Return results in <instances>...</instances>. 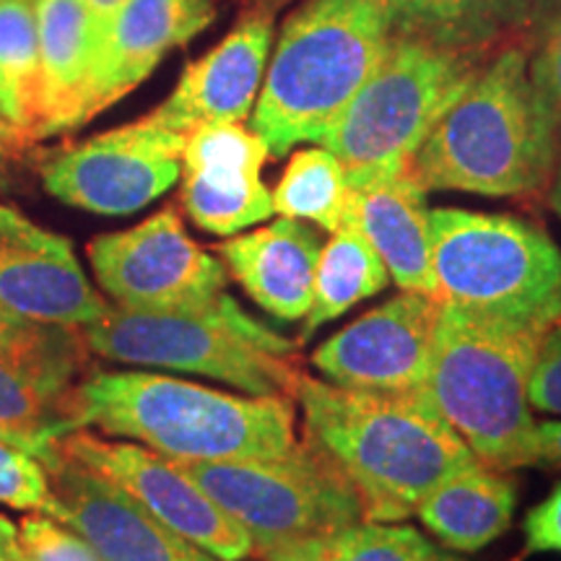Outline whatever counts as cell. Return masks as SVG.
Masks as SVG:
<instances>
[{
  "label": "cell",
  "instance_id": "cell-1",
  "mask_svg": "<svg viewBox=\"0 0 561 561\" xmlns=\"http://www.w3.org/2000/svg\"><path fill=\"white\" fill-rule=\"evenodd\" d=\"M294 401L305 442L346 476L369 523H405L442 481L481 462L426 388L359 390L301 375Z\"/></svg>",
  "mask_w": 561,
  "mask_h": 561
},
{
  "label": "cell",
  "instance_id": "cell-2",
  "mask_svg": "<svg viewBox=\"0 0 561 561\" xmlns=\"http://www.w3.org/2000/svg\"><path fill=\"white\" fill-rule=\"evenodd\" d=\"M559 123L530 79L525 47L481 66L411 161L424 191L528 198L559 167Z\"/></svg>",
  "mask_w": 561,
  "mask_h": 561
},
{
  "label": "cell",
  "instance_id": "cell-3",
  "mask_svg": "<svg viewBox=\"0 0 561 561\" xmlns=\"http://www.w3.org/2000/svg\"><path fill=\"white\" fill-rule=\"evenodd\" d=\"M79 424L178 462L280 458L299 447L286 396H248L157 375L94 371L76 390Z\"/></svg>",
  "mask_w": 561,
  "mask_h": 561
},
{
  "label": "cell",
  "instance_id": "cell-4",
  "mask_svg": "<svg viewBox=\"0 0 561 561\" xmlns=\"http://www.w3.org/2000/svg\"><path fill=\"white\" fill-rule=\"evenodd\" d=\"M390 0H305L280 26L252 110L271 157L320 144L388 58Z\"/></svg>",
  "mask_w": 561,
  "mask_h": 561
},
{
  "label": "cell",
  "instance_id": "cell-5",
  "mask_svg": "<svg viewBox=\"0 0 561 561\" xmlns=\"http://www.w3.org/2000/svg\"><path fill=\"white\" fill-rule=\"evenodd\" d=\"M541 335L442 305L426 390L476 458L496 471L536 466L528 380Z\"/></svg>",
  "mask_w": 561,
  "mask_h": 561
},
{
  "label": "cell",
  "instance_id": "cell-6",
  "mask_svg": "<svg viewBox=\"0 0 561 561\" xmlns=\"http://www.w3.org/2000/svg\"><path fill=\"white\" fill-rule=\"evenodd\" d=\"M432 268L442 305L546 331L561 320V250L536 224L432 208Z\"/></svg>",
  "mask_w": 561,
  "mask_h": 561
},
{
  "label": "cell",
  "instance_id": "cell-7",
  "mask_svg": "<svg viewBox=\"0 0 561 561\" xmlns=\"http://www.w3.org/2000/svg\"><path fill=\"white\" fill-rule=\"evenodd\" d=\"M89 354L107 362L187 371L248 396L294 398L301 371L294 343L229 299L214 312H136L110 305L81 328Z\"/></svg>",
  "mask_w": 561,
  "mask_h": 561
},
{
  "label": "cell",
  "instance_id": "cell-8",
  "mask_svg": "<svg viewBox=\"0 0 561 561\" xmlns=\"http://www.w3.org/2000/svg\"><path fill=\"white\" fill-rule=\"evenodd\" d=\"M481 70V55L392 39L375 76L320 140L354 191L411 170L426 136Z\"/></svg>",
  "mask_w": 561,
  "mask_h": 561
},
{
  "label": "cell",
  "instance_id": "cell-9",
  "mask_svg": "<svg viewBox=\"0 0 561 561\" xmlns=\"http://www.w3.org/2000/svg\"><path fill=\"white\" fill-rule=\"evenodd\" d=\"M180 466L250 533L255 549L364 520L354 486L310 442L280 458Z\"/></svg>",
  "mask_w": 561,
  "mask_h": 561
},
{
  "label": "cell",
  "instance_id": "cell-10",
  "mask_svg": "<svg viewBox=\"0 0 561 561\" xmlns=\"http://www.w3.org/2000/svg\"><path fill=\"white\" fill-rule=\"evenodd\" d=\"M87 255L102 291L123 310L214 312L231 299L224 263L187 234L172 206L96 237Z\"/></svg>",
  "mask_w": 561,
  "mask_h": 561
},
{
  "label": "cell",
  "instance_id": "cell-11",
  "mask_svg": "<svg viewBox=\"0 0 561 561\" xmlns=\"http://www.w3.org/2000/svg\"><path fill=\"white\" fill-rule=\"evenodd\" d=\"M182 133L149 117L70 146L42 167L45 191L96 216H130L161 198L182 174Z\"/></svg>",
  "mask_w": 561,
  "mask_h": 561
},
{
  "label": "cell",
  "instance_id": "cell-12",
  "mask_svg": "<svg viewBox=\"0 0 561 561\" xmlns=\"http://www.w3.org/2000/svg\"><path fill=\"white\" fill-rule=\"evenodd\" d=\"M55 450L87 462L128 491L157 515L167 528L208 551L219 561H248L255 553L252 536L234 517L182 471L180 462L130 442H107L87 430H76Z\"/></svg>",
  "mask_w": 561,
  "mask_h": 561
},
{
  "label": "cell",
  "instance_id": "cell-13",
  "mask_svg": "<svg viewBox=\"0 0 561 561\" xmlns=\"http://www.w3.org/2000/svg\"><path fill=\"white\" fill-rule=\"evenodd\" d=\"M439 312L437 297L398 294L322 341L312 354L314 369L341 388L424 390L432 371Z\"/></svg>",
  "mask_w": 561,
  "mask_h": 561
},
{
  "label": "cell",
  "instance_id": "cell-14",
  "mask_svg": "<svg viewBox=\"0 0 561 561\" xmlns=\"http://www.w3.org/2000/svg\"><path fill=\"white\" fill-rule=\"evenodd\" d=\"M55 453L47 466L55 496L53 517L79 533L102 561H219L167 528L96 468Z\"/></svg>",
  "mask_w": 561,
  "mask_h": 561
},
{
  "label": "cell",
  "instance_id": "cell-15",
  "mask_svg": "<svg viewBox=\"0 0 561 561\" xmlns=\"http://www.w3.org/2000/svg\"><path fill=\"white\" fill-rule=\"evenodd\" d=\"M0 307L42 325L76 328L107 312L73 244L11 206H0Z\"/></svg>",
  "mask_w": 561,
  "mask_h": 561
},
{
  "label": "cell",
  "instance_id": "cell-16",
  "mask_svg": "<svg viewBox=\"0 0 561 561\" xmlns=\"http://www.w3.org/2000/svg\"><path fill=\"white\" fill-rule=\"evenodd\" d=\"M268 157L265 140L242 123H206L185 133L182 206L195 227L234 237L276 214L261 180Z\"/></svg>",
  "mask_w": 561,
  "mask_h": 561
},
{
  "label": "cell",
  "instance_id": "cell-17",
  "mask_svg": "<svg viewBox=\"0 0 561 561\" xmlns=\"http://www.w3.org/2000/svg\"><path fill=\"white\" fill-rule=\"evenodd\" d=\"M271 42L273 19L242 16L214 50L182 70L172 94L146 117L182 136L206 123H244L263 89Z\"/></svg>",
  "mask_w": 561,
  "mask_h": 561
},
{
  "label": "cell",
  "instance_id": "cell-18",
  "mask_svg": "<svg viewBox=\"0 0 561 561\" xmlns=\"http://www.w3.org/2000/svg\"><path fill=\"white\" fill-rule=\"evenodd\" d=\"M214 16V0H128L96 50L87 121L130 94L167 55L210 26Z\"/></svg>",
  "mask_w": 561,
  "mask_h": 561
},
{
  "label": "cell",
  "instance_id": "cell-19",
  "mask_svg": "<svg viewBox=\"0 0 561 561\" xmlns=\"http://www.w3.org/2000/svg\"><path fill=\"white\" fill-rule=\"evenodd\" d=\"M237 284L280 322L305 320L312 307L314 271L322 252L320 234L299 219L268 224L216 244Z\"/></svg>",
  "mask_w": 561,
  "mask_h": 561
},
{
  "label": "cell",
  "instance_id": "cell-20",
  "mask_svg": "<svg viewBox=\"0 0 561 561\" xmlns=\"http://www.w3.org/2000/svg\"><path fill=\"white\" fill-rule=\"evenodd\" d=\"M354 201V221L380 252L390 280L403 291L437 297V280L432 268V229L426 191L411 178L369 182L359 187Z\"/></svg>",
  "mask_w": 561,
  "mask_h": 561
},
{
  "label": "cell",
  "instance_id": "cell-21",
  "mask_svg": "<svg viewBox=\"0 0 561 561\" xmlns=\"http://www.w3.org/2000/svg\"><path fill=\"white\" fill-rule=\"evenodd\" d=\"M42 62V138L87 125L94 42L83 0H34Z\"/></svg>",
  "mask_w": 561,
  "mask_h": 561
},
{
  "label": "cell",
  "instance_id": "cell-22",
  "mask_svg": "<svg viewBox=\"0 0 561 561\" xmlns=\"http://www.w3.org/2000/svg\"><path fill=\"white\" fill-rule=\"evenodd\" d=\"M515 507L517 481L510 471L479 462L430 491L416 515L447 551L476 553L510 530Z\"/></svg>",
  "mask_w": 561,
  "mask_h": 561
},
{
  "label": "cell",
  "instance_id": "cell-23",
  "mask_svg": "<svg viewBox=\"0 0 561 561\" xmlns=\"http://www.w3.org/2000/svg\"><path fill=\"white\" fill-rule=\"evenodd\" d=\"M536 0H390L392 34L455 53L483 50L525 24Z\"/></svg>",
  "mask_w": 561,
  "mask_h": 561
},
{
  "label": "cell",
  "instance_id": "cell-24",
  "mask_svg": "<svg viewBox=\"0 0 561 561\" xmlns=\"http://www.w3.org/2000/svg\"><path fill=\"white\" fill-rule=\"evenodd\" d=\"M73 382H60L21 364L0 359V439L34 458L55 460L66 434L81 430Z\"/></svg>",
  "mask_w": 561,
  "mask_h": 561
},
{
  "label": "cell",
  "instance_id": "cell-25",
  "mask_svg": "<svg viewBox=\"0 0 561 561\" xmlns=\"http://www.w3.org/2000/svg\"><path fill=\"white\" fill-rule=\"evenodd\" d=\"M0 121L26 149L42 140V62L34 0H0Z\"/></svg>",
  "mask_w": 561,
  "mask_h": 561
},
{
  "label": "cell",
  "instance_id": "cell-26",
  "mask_svg": "<svg viewBox=\"0 0 561 561\" xmlns=\"http://www.w3.org/2000/svg\"><path fill=\"white\" fill-rule=\"evenodd\" d=\"M388 284L390 273L380 252L371 248L356 221L333 231L331 242L322 244L318 271H314L312 307L301 328V341L310 339L328 322L339 320L359 301L377 297Z\"/></svg>",
  "mask_w": 561,
  "mask_h": 561
},
{
  "label": "cell",
  "instance_id": "cell-27",
  "mask_svg": "<svg viewBox=\"0 0 561 561\" xmlns=\"http://www.w3.org/2000/svg\"><path fill=\"white\" fill-rule=\"evenodd\" d=\"M257 561H442V551L403 523L359 520L346 528L257 546Z\"/></svg>",
  "mask_w": 561,
  "mask_h": 561
},
{
  "label": "cell",
  "instance_id": "cell-28",
  "mask_svg": "<svg viewBox=\"0 0 561 561\" xmlns=\"http://www.w3.org/2000/svg\"><path fill=\"white\" fill-rule=\"evenodd\" d=\"M273 210L284 219L312 221L325 231H339L354 221L356 193L346 170L325 146L291 153L289 164L273 187Z\"/></svg>",
  "mask_w": 561,
  "mask_h": 561
},
{
  "label": "cell",
  "instance_id": "cell-29",
  "mask_svg": "<svg viewBox=\"0 0 561 561\" xmlns=\"http://www.w3.org/2000/svg\"><path fill=\"white\" fill-rule=\"evenodd\" d=\"M81 331L42 325L0 307V359L21 364L60 382H73L87 354Z\"/></svg>",
  "mask_w": 561,
  "mask_h": 561
},
{
  "label": "cell",
  "instance_id": "cell-30",
  "mask_svg": "<svg viewBox=\"0 0 561 561\" xmlns=\"http://www.w3.org/2000/svg\"><path fill=\"white\" fill-rule=\"evenodd\" d=\"M528 70L561 130V0H536L528 16Z\"/></svg>",
  "mask_w": 561,
  "mask_h": 561
},
{
  "label": "cell",
  "instance_id": "cell-31",
  "mask_svg": "<svg viewBox=\"0 0 561 561\" xmlns=\"http://www.w3.org/2000/svg\"><path fill=\"white\" fill-rule=\"evenodd\" d=\"M0 504L53 517L55 496L45 462L11 442L0 439Z\"/></svg>",
  "mask_w": 561,
  "mask_h": 561
},
{
  "label": "cell",
  "instance_id": "cell-32",
  "mask_svg": "<svg viewBox=\"0 0 561 561\" xmlns=\"http://www.w3.org/2000/svg\"><path fill=\"white\" fill-rule=\"evenodd\" d=\"M19 538L30 561H102L79 533L45 512H30L19 523Z\"/></svg>",
  "mask_w": 561,
  "mask_h": 561
},
{
  "label": "cell",
  "instance_id": "cell-33",
  "mask_svg": "<svg viewBox=\"0 0 561 561\" xmlns=\"http://www.w3.org/2000/svg\"><path fill=\"white\" fill-rule=\"evenodd\" d=\"M530 409L561 416V320L546 328L528 380Z\"/></svg>",
  "mask_w": 561,
  "mask_h": 561
},
{
  "label": "cell",
  "instance_id": "cell-34",
  "mask_svg": "<svg viewBox=\"0 0 561 561\" xmlns=\"http://www.w3.org/2000/svg\"><path fill=\"white\" fill-rule=\"evenodd\" d=\"M525 553H561V481L523 520Z\"/></svg>",
  "mask_w": 561,
  "mask_h": 561
},
{
  "label": "cell",
  "instance_id": "cell-35",
  "mask_svg": "<svg viewBox=\"0 0 561 561\" xmlns=\"http://www.w3.org/2000/svg\"><path fill=\"white\" fill-rule=\"evenodd\" d=\"M536 466L561 471V421H541L536 424Z\"/></svg>",
  "mask_w": 561,
  "mask_h": 561
},
{
  "label": "cell",
  "instance_id": "cell-36",
  "mask_svg": "<svg viewBox=\"0 0 561 561\" xmlns=\"http://www.w3.org/2000/svg\"><path fill=\"white\" fill-rule=\"evenodd\" d=\"M125 3H128V0H83V5H87V13H89L91 42H94V58H96V50H100L102 39L107 37L117 11H121Z\"/></svg>",
  "mask_w": 561,
  "mask_h": 561
},
{
  "label": "cell",
  "instance_id": "cell-37",
  "mask_svg": "<svg viewBox=\"0 0 561 561\" xmlns=\"http://www.w3.org/2000/svg\"><path fill=\"white\" fill-rule=\"evenodd\" d=\"M0 561H30L19 538V525L0 515Z\"/></svg>",
  "mask_w": 561,
  "mask_h": 561
},
{
  "label": "cell",
  "instance_id": "cell-38",
  "mask_svg": "<svg viewBox=\"0 0 561 561\" xmlns=\"http://www.w3.org/2000/svg\"><path fill=\"white\" fill-rule=\"evenodd\" d=\"M24 149L26 146L21 144L16 133H13L9 125L0 121V174L5 172V167H9L13 159H19V153Z\"/></svg>",
  "mask_w": 561,
  "mask_h": 561
},
{
  "label": "cell",
  "instance_id": "cell-39",
  "mask_svg": "<svg viewBox=\"0 0 561 561\" xmlns=\"http://www.w3.org/2000/svg\"><path fill=\"white\" fill-rule=\"evenodd\" d=\"M286 3H291V0H252L248 13H255V16L273 19L280 9H284Z\"/></svg>",
  "mask_w": 561,
  "mask_h": 561
},
{
  "label": "cell",
  "instance_id": "cell-40",
  "mask_svg": "<svg viewBox=\"0 0 561 561\" xmlns=\"http://www.w3.org/2000/svg\"><path fill=\"white\" fill-rule=\"evenodd\" d=\"M551 208L557 210V216L561 219V159H559L557 174H553V185H551Z\"/></svg>",
  "mask_w": 561,
  "mask_h": 561
},
{
  "label": "cell",
  "instance_id": "cell-41",
  "mask_svg": "<svg viewBox=\"0 0 561 561\" xmlns=\"http://www.w3.org/2000/svg\"><path fill=\"white\" fill-rule=\"evenodd\" d=\"M442 561H462V559L453 557V553H442Z\"/></svg>",
  "mask_w": 561,
  "mask_h": 561
}]
</instances>
